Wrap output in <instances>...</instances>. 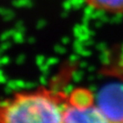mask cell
Listing matches in <instances>:
<instances>
[{
    "mask_svg": "<svg viewBox=\"0 0 123 123\" xmlns=\"http://www.w3.org/2000/svg\"><path fill=\"white\" fill-rule=\"evenodd\" d=\"M66 93L39 87L15 93L0 104V122H62Z\"/></svg>",
    "mask_w": 123,
    "mask_h": 123,
    "instance_id": "obj_1",
    "label": "cell"
},
{
    "mask_svg": "<svg viewBox=\"0 0 123 123\" xmlns=\"http://www.w3.org/2000/svg\"><path fill=\"white\" fill-rule=\"evenodd\" d=\"M87 7L98 13L119 16L123 15V0H83Z\"/></svg>",
    "mask_w": 123,
    "mask_h": 123,
    "instance_id": "obj_4",
    "label": "cell"
},
{
    "mask_svg": "<svg viewBox=\"0 0 123 123\" xmlns=\"http://www.w3.org/2000/svg\"><path fill=\"white\" fill-rule=\"evenodd\" d=\"M62 122H108L91 89L77 87L66 94Z\"/></svg>",
    "mask_w": 123,
    "mask_h": 123,
    "instance_id": "obj_2",
    "label": "cell"
},
{
    "mask_svg": "<svg viewBox=\"0 0 123 123\" xmlns=\"http://www.w3.org/2000/svg\"><path fill=\"white\" fill-rule=\"evenodd\" d=\"M121 88H111L102 94L98 103L108 122H123V94Z\"/></svg>",
    "mask_w": 123,
    "mask_h": 123,
    "instance_id": "obj_3",
    "label": "cell"
}]
</instances>
